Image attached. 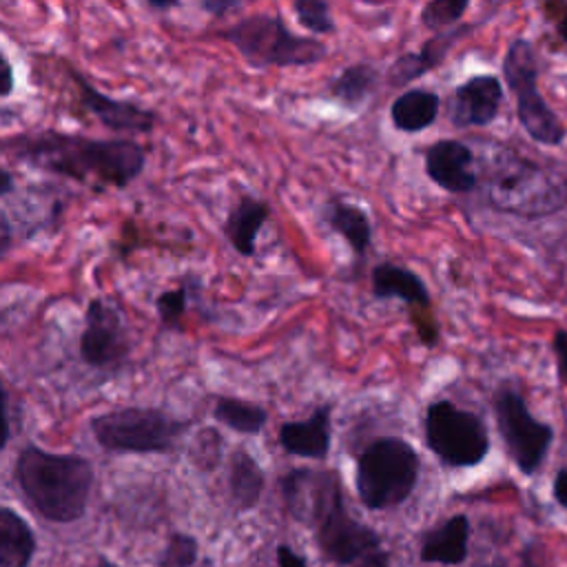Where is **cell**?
<instances>
[{"instance_id": "obj_1", "label": "cell", "mask_w": 567, "mask_h": 567, "mask_svg": "<svg viewBox=\"0 0 567 567\" xmlns=\"http://www.w3.org/2000/svg\"><path fill=\"white\" fill-rule=\"evenodd\" d=\"M2 151L29 168L97 188H126L146 164L144 148L131 140H93L58 131L9 137Z\"/></svg>"}, {"instance_id": "obj_2", "label": "cell", "mask_w": 567, "mask_h": 567, "mask_svg": "<svg viewBox=\"0 0 567 567\" xmlns=\"http://www.w3.org/2000/svg\"><path fill=\"white\" fill-rule=\"evenodd\" d=\"M292 518L310 527L317 549L337 567H390L392 563L379 532L350 514L337 470H312Z\"/></svg>"}, {"instance_id": "obj_3", "label": "cell", "mask_w": 567, "mask_h": 567, "mask_svg": "<svg viewBox=\"0 0 567 567\" xmlns=\"http://www.w3.org/2000/svg\"><path fill=\"white\" fill-rule=\"evenodd\" d=\"M13 483L42 520L69 525L84 518L95 483L93 463L73 452H51L27 443L13 461Z\"/></svg>"}, {"instance_id": "obj_4", "label": "cell", "mask_w": 567, "mask_h": 567, "mask_svg": "<svg viewBox=\"0 0 567 567\" xmlns=\"http://www.w3.org/2000/svg\"><path fill=\"white\" fill-rule=\"evenodd\" d=\"M485 195L489 206L501 213L536 219L567 204V184L554 171L494 146L485 164Z\"/></svg>"}, {"instance_id": "obj_5", "label": "cell", "mask_w": 567, "mask_h": 567, "mask_svg": "<svg viewBox=\"0 0 567 567\" xmlns=\"http://www.w3.org/2000/svg\"><path fill=\"white\" fill-rule=\"evenodd\" d=\"M421 472L416 447L401 436H377L357 456L354 492L370 512H383L405 503Z\"/></svg>"}, {"instance_id": "obj_6", "label": "cell", "mask_w": 567, "mask_h": 567, "mask_svg": "<svg viewBox=\"0 0 567 567\" xmlns=\"http://www.w3.org/2000/svg\"><path fill=\"white\" fill-rule=\"evenodd\" d=\"M188 427V419L148 405H124L89 419L95 443L109 454H168Z\"/></svg>"}, {"instance_id": "obj_7", "label": "cell", "mask_w": 567, "mask_h": 567, "mask_svg": "<svg viewBox=\"0 0 567 567\" xmlns=\"http://www.w3.org/2000/svg\"><path fill=\"white\" fill-rule=\"evenodd\" d=\"M244 60L255 69L308 66L326 55V47L315 38L292 33L277 16L255 13L219 31Z\"/></svg>"}, {"instance_id": "obj_8", "label": "cell", "mask_w": 567, "mask_h": 567, "mask_svg": "<svg viewBox=\"0 0 567 567\" xmlns=\"http://www.w3.org/2000/svg\"><path fill=\"white\" fill-rule=\"evenodd\" d=\"M425 447L450 470L474 467L489 452V432L485 421L450 399H436L423 414Z\"/></svg>"}, {"instance_id": "obj_9", "label": "cell", "mask_w": 567, "mask_h": 567, "mask_svg": "<svg viewBox=\"0 0 567 567\" xmlns=\"http://www.w3.org/2000/svg\"><path fill=\"white\" fill-rule=\"evenodd\" d=\"M503 73L516 95V113L529 137L549 146L560 144L565 126L538 93V62L534 47L527 40L518 38L509 44L503 60Z\"/></svg>"}, {"instance_id": "obj_10", "label": "cell", "mask_w": 567, "mask_h": 567, "mask_svg": "<svg viewBox=\"0 0 567 567\" xmlns=\"http://www.w3.org/2000/svg\"><path fill=\"white\" fill-rule=\"evenodd\" d=\"M492 408L509 458L520 474H536V470H540V465L545 463V456L554 441L551 425L538 421L529 412L523 394L509 385H501L496 390Z\"/></svg>"}, {"instance_id": "obj_11", "label": "cell", "mask_w": 567, "mask_h": 567, "mask_svg": "<svg viewBox=\"0 0 567 567\" xmlns=\"http://www.w3.org/2000/svg\"><path fill=\"white\" fill-rule=\"evenodd\" d=\"M133 343L122 312L106 299L93 297L84 310L78 352L84 365L97 372H120L128 361Z\"/></svg>"}, {"instance_id": "obj_12", "label": "cell", "mask_w": 567, "mask_h": 567, "mask_svg": "<svg viewBox=\"0 0 567 567\" xmlns=\"http://www.w3.org/2000/svg\"><path fill=\"white\" fill-rule=\"evenodd\" d=\"M425 173L443 190L463 195L476 188L474 153L458 140H439L425 151Z\"/></svg>"}, {"instance_id": "obj_13", "label": "cell", "mask_w": 567, "mask_h": 567, "mask_svg": "<svg viewBox=\"0 0 567 567\" xmlns=\"http://www.w3.org/2000/svg\"><path fill=\"white\" fill-rule=\"evenodd\" d=\"M277 443L290 456L326 461L332 445V403L317 405L303 421H284Z\"/></svg>"}, {"instance_id": "obj_14", "label": "cell", "mask_w": 567, "mask_h": 567, "mask_svg": "<svg viewBox=\"0 0 567 567\" xmlns=\"http://www.w3.org/2000/svg\"><path fill=\"white\" fill-rule=\"evenodd\" d=\"M503 102V86L494 75H474L458 84L450 100V120L454 126L489 124Z\"/></svg>"}, {"instance_id": "obj_15", "label": "cell", "mask_w": 567, "mask_h": 567, "mask_svg": "<svg viewBox=\"0 0 567 567\" xmlns=\"http://www.w3.org/2000/svg\"><path fill=\"white\" fill-rule=\"evenodd\" d=\"M470 554V518L452 514L419 536V560L427 565L456 567Z\"/></svg>"}, {"instance_id": "obj_16", "label": "cell", "mask_w": 567, "mask_h": 567, "mask_svg": "<svg viewBox=\"0 0 567 567\" xmlns=\"http://www.w3.org/2000/svg\"><path fill=\"white\" fill-rule=\"evenodd\" d=\"M370 295L379 301H403L419 312H430L432 299H430V288L416 275L412 268L394 264V261H381L372 266L370 270Z\"/></svg>"}, {"instance_id": "obj_17", "label": "cell", "mask_w": 567, "mask_h": 567, "mask_svg": "<svg viewBox=\"0 0 567 567\" xmlns=\"http://www.w3.org/2000/svg\"><path fill=\"white\" fill-rule=\"evenodd\" d=\"M82 104L91 111L104 126L124 133H151L155 128V113L126 100H113L97 93L91 84L78 80Z\"/></svg>"}, {"instance_id": "obj_18", "label": "cell", "mask_w": 567, "mask_h": 567, "mask_svg": "<svg viewBox=\"0 0 567 567\" xmlns=\"http://www.w3.org/2000/svg\"><path fill=\"white\" fill-rule=\"evenodd\" d=\"M226 485H228V501L235 512L246 514L252 512L266 489V472L261 463L244 447H235L228 461L226 472Z\"/></svg>"}, {"instance_id": "obj_19", "label": "cell", "mask_w": 567, "mask_h": 567, "mask_svg": "<svg viewBox=\"0 0 567 567\" xmlns=\"http://www.w3.org/2000/svg\"><path fill=\"white\" fill-rule=\"evenodd\" d=\"M266 219H268V204L252 195H244L228 210L224 221V235L237 255L255 257L257 237Z\"/></svg>"}, {"instance_id": "obj_20", "label": "cell", "mask_w": 567, "mask_h": 567, "mask_svg": "<svg viewBox=\"0 0 567 567\" xmlns=\"http://www.w3.org/2000/svg\"><path fill=\"white\" fill-rule=\"evenodd\" d=\"M38 551V536L18 509L0 507V567H29Z\"/></svg>"}, {"instance_id": "obj_21", "label": "cell", "mask_w": 567, "mask_h": 567, "mask_svg": "<svg viewBox=\"0 0 567 567\" xmlns=\"http://www.w3.org/2000/svg\"><path fill=\"white\" fill-rule=\"evenodd\" d=\"M323 221L346 239L350 250L363 259L372 244V224L370 217L354 204H348L339 197H332L323 206Z\"/></svg>"}, {"instance_id": "obj_22", "label": "cell", "mask_w": 567, "mask_h": 567, "mask_svg": "<svg viewBox=\"0 0 567 567\" xmlns=\"http://www.w3.org/2000/svg\"><path fill=\"white\" fill-rule=\"evenodd\" d=\"M461 35V31H447L441 35L430 38L419 51L414 53H403L401 58L394 60V64L388 71V82L392 86H405L408 82L421 78L423 73H427L430 69L439 66V62L445 58V53L450 51V47L454 44V40Z\"/></svg>"}, {"instance_id": "obj_23", "label": "cell", "mask_w": 567, "mask_h": 567, "mask_svg": "<svg viewBox=\"0 0 567 567\" xmlns=\"http://www.w3.org/2000/svg\"><path fill=\"white\" fill-rule=\"evenodd\" d=\"M439 95L427 91V89H410L401 93L392 106H390V117L394 128L403 133H416L427 128L436 115H439Z\"/></svg>"}, {"instance_id": "obj_24", "label": "cell", "mask_w": 567, "mask_h": 567, "mask_svg": "<svg viewBox=\"0 0 567 567\" xmlns=\"http://www.w3.org/2000/svg\"><path fill=\"white\" fill-rule=\"evenodd\" d=\"M210 412L215 421L237 434H259L268 423V410L264 405L233 394H215Z\"/></svg>"}, {"instance_id": "obj_25", "label": "cell", "mask_w": 567, "mask_h": 567, "mask_svg": "<svg viewBox=\"0 0 567 567\" xmlns=\"http://www.w3.org/2000/svg\"><path fill=\"white\" fill-rule=\"evenodd\" d=\"M379 73L370 64H350L332 82L330 95L346 106H361L377 89Z\"/></svg>"}, {"instance_id": "obj_26", "label": "cell", "mask_w": 567, "mask_h": 567, "mask_svg": "<svg viewBox=\"0 0 567 567\" xmlns=\"http://www.w3.org/2000/svg\"><path fill=\"white\" fill-rule=\"evenodd\" d=\"M224 456V436L217 427H202L188 450V461L199 472H213L221 463Z\"/></svg>"}, {"instance_id": "obj_27", "label": "cell", "mask_w": 567, "mask_h": 567, "mask_svg": "<svg viewBox=\"0 0 567 567\" xmlns=\"http://www.w3.org/2000/svg\"><path fill=\"white\" fill-rule=\"evenodd\" d=\"M199 560V540L188 532H171L157 556V567H193Z\"/></svg>"}, {"instance_id": "obj_28", "label": "cell", "mask_w": 567, "mask_h": 567, "mask_svg": "<svg viewBox=\"0 0 567 567\" xmlns=\"http://www.w3.org/2000/svg\"><path fill=\"white\" fill-rule=\"evenodd\" d=\"M155 310L164 330H182V321L188 310V286L177 284L162 290L155 299Z\"/></svg>"}, {"instance_id": "obj_29", "label": "cell", "mask_w": 567, "mask_h": 567, "mask_svg": "<svg viewBox=\"0 0 567 567\" xmlns=\"http://www.w3.org/2000/svg\"><path fill=\"white\" fill-rule=\"evenodd\" d=\"M295 13H297V20L310 33L323 35V33L334 31L328 0H295Z\"/></svg>"}, {"instance_id": "obj_30", "label": "cell", "mask_w": 567, "mask_h": 567, "mask_svg": "<svg viewBox=\"0 0 567 567\" xmlns=\"http://www.w3.org/2000/svg\"><path fill=\"white\" fill-rule=\"evenodd\" d=\"M310 474H312V467L301 465V467H290L286 474L279 476V494H281L284 509L288 512V516L297 514V509L303 501Z\"/></svg>"}, {"instance_id": "obj_31", "label": "cell", "mask_w": 567, "mask_h": 567, "mask_svg": "<svg viewBox=\"0 0 567 567\" xmlns=\"http://www.w3.org/2000/svg\"><path fill=\"white\" fill-rule=\"evenodd\" d=\"M467 2L470 0H430L421 9V22L432 31L445 29L465 13Z\"/></svg>"}, {"instance_id": "obj_32", "label": "cell", "mask_w": 567, "mask_h": 567, "mask_svg": "<svg viewBox=\"0 0 567 567\" xmlns=\"http://www.w3.org/2000/svg\"><path fill=\"white\" fill-rule=\"evenodd\" d=\"M551 350L556 357V368L560 381L567 385V330H556L551 337Z\"/></svg>"}, {"instance_id": "obj_33", "label": "cell", "mask_w": 567, "mask_h": 567, "mask_svg": "<svg viewBox=\"0 0 567 567\" xmlns=\"http://www.w3.org/2000/svg\"><path fill=\"white\" fill-rule=\"evenodd\" d=\"M275 560H277V567H310L306 556H301L299 551H295L290 545L286 543H279L277 549H275Z\"/></svg>"}, {"instance_id": "obj_34", "label": "cell", "mask_w": 567, "mask_h": 567, "mask_svg": "<svg viewBox=\"0 0 567 567\" xmlns=\"http://www.w3.org/2000/svg\"><path fill=\"white\" fill-rule=\"evenodd\" d=\"M2 450H7L11 436H13V427H11V394L7 390V385H2Z\"/></svg>"}, {"instance_id": "obj_35", "label": "cell", "mask_w": 567, "mask_h": 567, "mask_svg": "<svg viewBox=\"0 0 567 567\" xmlns=\"http://www.w3.org/2000/svg\"><path fill=\"white\" fill-rule=\"evenodd\" d=\"M13 235H16V230L9 219V213L2 208L0 210V257H4L9 252V248L13 244Z\"/></svg>"}, {"instance_id": "obj_36", "label": "cell", "mask_w": 567, "mask_h": 567, "mask_svg": "<svg viewBox=\"0 0 567 567\" xmlns=\"http://www.w3.org/2000/svg\"><path fill=\"white\" fill-rule=\"evenodd\" d=\"M551 496L554 501L567 509V467L558 470L551 481Z\"/></svg>"}, {"instance_id": "obj_37", "label": "cell", "mask_w": 567, "mask_h": 567, "mask_svg": "<svg viewBox=\"0 0 567 567\" xmlns=\"http://www.w3.org/2000/svg\"><path fill=\"white\" fill-rule=\"evenodd\" d=\"M13 91V69L7 58H2V95H11Z\"/></svg>"}, {"instance_id": "obj_38", "label": "cell", "mask_w": 567, "mask_h": 567, "mask_svg": "<svg viewBox=\"0 0 567 567\" xmlns=\"http://www.w3.org/2000/svg\"><path fill=\"white\" fill-rule=\"evenodd\" d=\"M16 193V182H13V175L7 171V168H2V173H0V197L2 199H7L9 195H13Z\"/></svg>"}, {"instance_id": "obj_39", "label": "cell", "mask_w": 567, "mask_h": 567, "mask_svg": "<svg viewBox=\"0 0 567 567\" xmlns=\"http://www.w3.org/2000/svg\"><path fill=\"white\" fill-rule=\"evenodd\" d=\"M204 7H206L208 11H213V13L219 16V13H224V11L233 9V7H237V0H206Z\"/></svg>"}, {"instance_id": "obj_40", "label": "cell", "mask_w": 567, "mask_h": 567, "mask_svg": "<svg viewBox=\"0 0 567 567\" xmlns=\"http://www.w3.org/2000/svg\"><path fill=\"white\" fill-rule=\"evenodd\" d=\"M177 0H148V4L153 7V9H168V7H173Z\"/></svg>"}, {"instance_id": "obj_41", "label": "cell", "mask_w": 567, "mask_h": 567, "mask_svg": "<svg viewBox=\"0 0 567 567\" xmlns=\"http://www.w3.org/2000/svg\"><path fill=\"white\" fill-rule=\"evenodd\" d=\"M93 567H117L109 556H97V563Z\"/></svg>"}, {"instance_id": "obj_42", "label": "cell", "mask_w": 567, "mask_h": 567, "mask_svg": "<svg viewBox=\"0 0 567 567\" xmlns=\"http://www.w3.org/2000/svg\"><path fill=\"white\" fill-rule=\"evenodd\" d=\"M558 31H560V35H563V40L567 42V16L563 18V22H560V27H558Z\"/></svg>"}]
</instances>
